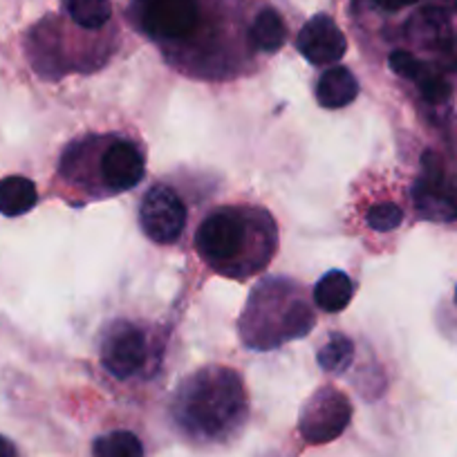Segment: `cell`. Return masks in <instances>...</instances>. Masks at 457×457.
<instances>
[{
    "mask_svg": "<svg viewBox=\"0 0 457 457\" xmlns=\"http://www.w3.org/2000/svg\"><path fill=\"white\" fill-rule=\"evenodd\" d=\"M366 222L379 234H388L403 222V211L393 202H379L366 213Z\"/></svg>",
    "mask_w": 457,
    "mask_h": 457,
    "instance_id": "18",
    "label": "cell"
},
{
    "mask_svg": "<svg viewBox=\"0 0 457 457\" xmlns=\"http://www.w3.org/2000/svg\"><path fill=\"white\" fill-rule=\"evenodd\" d=\"M354 359V343L343 334H332L329 341L319 350V366L325 372H343Z\"/></svg>",
    "mask_w": 457,
    "mask_h": 457,
    "instance_id": "17",
    "label": "cell"
},
{
    "mask_svg": "<svg viewBox=\"0 0 457 457\" xmlns=\"http://www.w3.org/2000/svg\"><path fill=\"white\" fill-rule=\"evenodd\" d=\"M195 249L213 271L245 280L276 256L278 228L270 211L261 206H218L197 227Z\"/></svg>",
    "mask_w": 457,
    "mask_h": 457,
    "instance_id": "1",
    "label": "cell"
},
{
    "mask_svg": "<svg viewBox=\"0 0 457 457\" xmlns=\"http://www.w3.org/2000/svg\"><path fill=\"white\" fill-rule=\"evenodd\" d=\"M353 420V403L348 395L332 386L316 390L303 406L298 430L307 444H328L341 437Z\"/></svg>",
    "mask_w": 457,
    "mask_h": 457,
    "instance_id": "6",
    "label": "cell"
},
{
    "mask_svg": "<svg viewBox=\"0 0 457 457\" xmlns=\"http://www.w3.org/2000/svg\"><path fill=\"white\" fill-rule=\"evenodd\" d=\"M412 202L417 213L430 222L457 220V178H453L437 155L426 153L421 173L412 187Z\"/></svg>",
    "mask_w": 457,
    "mask_h": 457,
    "instance_id": "7",
    "label": "cell"
},
{
    "mask_svg": "<svg viewBox=\"0 0 457 457\" xmlns=\"http://www.w3.org/2000/svg\"><path fill=\"white\" fill-rule=\"evenodd\" d=\"M417 86H420L421 96H424L426 101H430V104H442V101H446L448 95H451L448 83L444 81L442 77H437V74L426 72L424 77L417 81Z\"/></svg>",
    "mask_w": 457,
    "mask_h": 457,
    "instance_id": "20",
    "label": "cell"
},
{
    "mask_svg": "<svg viewBox=\"0 0 457 457\" xmlns=\"http://www.w3.org/2000/svg\"><path fill=\"white\" fill-rule=\"evenodd\" d=\"M68 166H92V179L87 193L92 197H110L137 187L146 175V155L142 146L124 135H87L65 146L59 169Z\"/></svg>",
    "mask_w": 457,
    "mask_h": 457,
    "instance_id": "4",
    "label": "cell"
},
{
    "mask_svg": "<svg viewBox=\"0 0 457 457\" xmlns=\"http://www.w3.org/2000/svg\"><path fill=\"white\" fill-rule=\"evenodd\" d=\"M316 101L328 110L345 108L359 96V81L348 68L334 65L325 70L316 81Z\"/></svg>",
    "mask_w": 457,
    "mask_h": 457,
    "instance_id": "11",
    "label": "cell"
},
{
    "mask_svg": "<svg viewBox=\"0 0 457 457\" xmlns=\"http://www.w3.org/2000/svg\"><path fill=\"white\" fill-rule=\"evenodd\" d=\"M296 50L312 65H337L348 52V38L328 14H316L303 25L296 38Z\"/></svg>",
    "mask_w": 457,
    "mask_h": 457,
    "instance_id": "10",
    "label": "cell"
},
{
    "mask_svg": "<svg viewBox=\"0 0 457 457\" xmlns=\"http://www.w3.org/2000/svg\"><path fill=\"white\" fill-rule=\"evenodd\" d=\"M70 19L83 29H101L112 16L110 0H65Z\"/></svg>",
    "mask_w": 457,
    "mask_h": 457,
    "instance_id": "15",
    "label": "cell"
},
{
    "mask_svg": "<svg viewBox=\"0 0 457 457\" xmlns=\"http://www.w3.org/2000/svg\"><path fill=\"white\" fill-rule=\"evenodd\" d=\"M375 3L386 12H399V10H406V7L415 5L417 0H375Z\"/></svg>",
    "mask_w": 457,
    "mask_h": 457,
    "instance_id": "21",
    "label": "cell"
},
{
    "mask_svg": "<svg viewBox=\"0 0 457 457\" xmlns=\"http://www.w3.org/2000/svg\"><path fill=\"white\" fill-rule=\"evenodd\" d=\"M0 457H16L14 444L3 437V435H0Z\"/></svg>",
    "mask_w": 457,
    "mask_h": 457,
    "instance_id": "22",
    "label": "cell"
},
{
    "mask_svg": "<svg viewBox=\"0 0 457 457\" xmlns=\"http://www.w3.org/2000/svg\"><path fill=\"white\" fill-rule=\"evenodd\" d=\"M388 63H390V70H393L397 77L412 79V81H420V79L428 72V70H426V65L421 63V61H417L411 52H402V50L393 52L388 59Z\"/></svg>",
    "mask_w": 457,
    "mask_h": 457,
    "instance_id": "19",
    "label": "cell"
},
{
    "mask_svg": "<svg viewBox=\"0 0 457 457\" xmlns=\"http://www.w3.org/2000/svg\"><path fill=\"white\" fill-rule=\"evenodd\" d=\"M92 453L95 457H144V446L130 430H112L96 439Z\"/></svg>",
    "mask_w": 457,
    "mask_h": 457,
    "instance_id": "16",
    "label": "cell"
},
{
    "mask_svg": "<svg viewBox=\"0 0 457 457\" xmlns=\"http://www.w3.org/2000/svg\"><path fill=\"white\" fill-rule=\"evenodd\" d=\"M247 417V390L231 368L209 366L179 384L173 399V420L188 437L202 442L224 439Z\"/></svg>",
    "mask_w": 457,
    "mask_h": 457,
    "instance_id": "2",
    "label": "cell"
},
{
    "mask_svg": "<svg viewBox=\"0 0 457 457\" xmlns=\"http://www.w3.org/2000/svg\"><path fill=\"white\" fill-rule=\"evenodd\" d=\"M148 361V338L139 325L130 320H112L101 337V363L114 379L139 375Z\"/></svg>",
    "mask_w": 457,
    "mask_h": 457,
    "instance_id": "8",
    "label": "cell"
},
{
    "mask_svg": "<svg viewBox=\"0 0 457 457\" xmlns=\"http://www.w3.org/2000/svg\"><path fill=\"white\" fill-rule=\"evenodd\" d=\"M139 29L162 47L191 41L200 25L197 0H135Z\"/></svg>",
    "mask_w": 457,
    "mask_h": 457,
    "instance_id": "5",
    "label": "cell"
},
{
    "mask_svg": "<svg viewBox=\"0 0 457 457\" xmlns=\"http://www.w3.org/2000/svg\"><path fill=\"white\" fill-rule=\"evenodd\" d=\"M354 296V283L345 271L332 270L316 283L314 305L328 314L345 310Z\"/></svg>",
    "mask_w": 457,
    "mask_h": 457,
    "instance_id": "12",
    "label": "cell"
},
{
    "mask_svg": "<svg viewBox=\"0 0 457 457\" xmlns=\"http://www.w3.org/2000/svg\"><path fill=\"white\" fill-rule=\"evenodd\" d=\"M37 184L23 175H7L0 179V213L7 218H19L37 206Z\"/></svg>",
    "mask_w": 457,
    "mask_h": 457,
    "instance_id": "13",
    "label": "cell"
},
{
    "mask_svg": "<svg viewBox=\"0 0 457 457\" xmlns=\"http://www.w3.org/2000/svg\"><path fill=\"white\" fill-rule=\"evenodd\" d=\"M187 206L169 184H155L139 202V224L148 240L157 245H173L187 228Z\"/></svg>",
    "mask_w": 457,
    "mask_h": 457,
    "instance_id": "9",
    "label": "cell"
},
{
    "mask_svg": "<svg viewBox=\"0 0 457 457\" xmlns=\"http://www.w3.org/2000/svg\"><path fill=\"white\" fill-rule=\"evenodd\" d=\"M285 38H287L285 21L280 19L278 12L265 7L252 25V43L258 50L274 54V52H278L285 46Z\"/></svg>",
    "mask_w": 457,
    "mask_h": 457,
    "instance_id": "14",
    "label": "cell"
},
{
    "mask_svg": "<svg viewBox=\"0 0 457 457\" xmlns=\"http://www.w3.org/2000/svg\"><path fill=\"white\" fill-rule=\"evenodd\" d=\"M455 298H457V289H455Z\"/></svg>",
    "mask_w": 457,
    "mask_h": 457,
    "instance_id": "23",
    "label": "cell"
},
{
    "mask_svg": "<svg viewBox=\"0 0 457 457\" xmlns=\"http://www.w3.org/2000/svg\"><path fill=\"white\" fill-rule=\"evenodd\" d=\"M314 328V307L301 283L270 276L253 285L240 314V338L252 350H276L305 338Z\"/></svg>",
    "mask_w": 457,
    "mask_h": 457,
    "instance_id": "3",
    "label": "cell"
}]
</instances>
